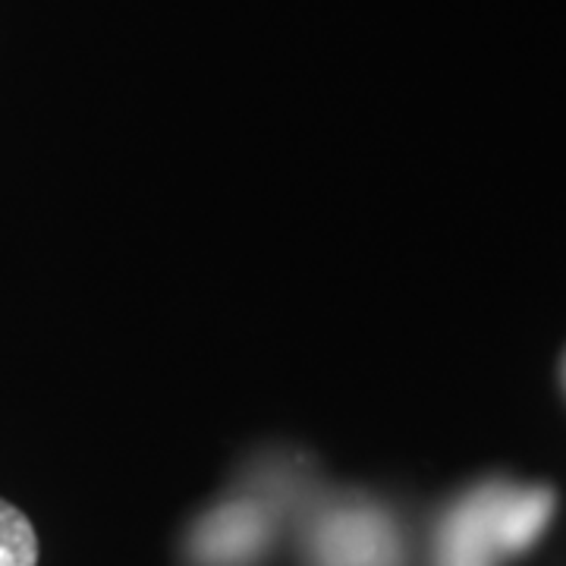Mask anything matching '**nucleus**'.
<instances>
[{
    "label": "nucleus",
    "instance_id": "1",
    "mask_svg": "<svg viewBox=\"0 0 566 566\" xmlns=\"http://www.w3.org/2000/svg\"><path fill=\"white\" fill-rule=\"evenodd\" d=\"M494 501L497 488L472 494L463 506L447 520L441 538V566H488L497 551L494 538Z\"/></svg>",
    "mask_w": 566,
    "mask_h": 566
},
{
    "label": "nucleus",
    "instance_id": "2",
    "mask_svg": "<svg viewBox=\"0 0 566 566\" xmlns=\"http://www.w3.org/2000/svg\"><path fill=\"white\" fill-rule=\"evenodd\" d=\"M554 513V494L547 488L506 491L497 488L494 501V538L497 551H526Z\"/></svg>",
    "mask_w": 566,
    "mask_h": 566
},
{
    "label": "nucleus",
    "instance_id": "3",
    "mask_svg": "<svg viewBox=\"0 0 566 566\" xmlns=\"http://www.w3.org/2000/svg\"><path fill=\"white\" fill-rule=\"evenodd\" d=\"M39 564V535L29 516L13 504L0 501V566Z\"/></svg>",
    "mask_w": 566,
    "mask_h": 566
}]
</instances>
